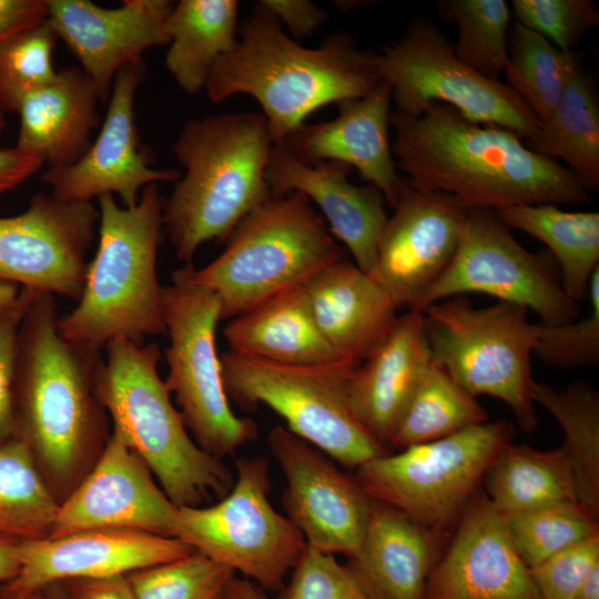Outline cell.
<instances>
[{"label": "cell", "instance_id": "f546056e", "mask_svg": "<svg viewBox=\"0 0 599 599\" xmlns=\"http://www.w3.org/2000/svg\"><path fill=\"white\" fill-rule=\"evenodd\" d=\"M236 0H181L166 21L165 65L189 95L205 89L216 62L237 42Z\"/></svg>", "mask_w": 599, "mask_h": 599}, {"label": "cell", "instance_id": "52a82bcc", "mask_svg": "<svg viewBox=\"0 0 599 599\" xmlns=\"http://www.w3.org/2000/svg\"><path fill=\"white\" fill-rule=\"evenodd\" d=\"M343 252L324 217L301 192L272 195L251 212L226 240L223 252L194 280L231 319L287 290L306 285Z\"/></svg>", "mask_w": 599, "mask_h": 599}, {"label": "cell", "instance_id": "6da1fadb", "mask_svg": "<svg viewBox=\"0 0 599 599\" xmlns=\"http://www.w3.org/2000/svg\"><path fill=\"white\" fill-rule=\"evenodd\" d=\"M393 155L409 186L450 194L468 207L578 204L589 191L565 165L515 132L430 103L417 115L390 113Z\"/></svg>", "mask_w": 599, "mask_h": 599}, {"label": "cell", "instance_id": "f907efd6", "mask_svg": "<svg viewBox=\"0 0 599 599\" xmlns=\"http://www.w3.org/2000/svg\"><path fill=\"white\" fill-rule=\"evenodd\" d=\"M43 164L41 159L16 146L0 149V199L34 175Z\"/></svg>", "mask_w": 599, "mask_h": 599}, {"label": "cell", "instance_id": "9c48e42d", "mask_svg": "<svg viewBox=\"0 0 599 599\" xmlns=\"http://www.w3.org/2000/svg\"><path fill=\"white\" fill-rule=\"evenodd\" d=\"M193 268L186 263L163 286V322L169 337L164 382L195 443L220 459L255 439L257 426L231 408L215 343L221 304L210 288L194 280Z\"/></svg>", "mask_w": 599, "mask_h": 599}, {"label": "cell", "instance_id": "3957f363", "mask_svg": "<svg viewBox=\"0 0 599 599\" xmlns=\"http://www.w3.org/2000/svg\"><path fill=\"white\" fill-rule=\"evenodd\" d=\"M374 57L347 33L333 34L316 49L302 47L257 2L204 90L213 103L235 94L255 99L273 144L282 145L321 106L368 94L382 81Z\"/></svg>", "mask_w": 599, "mask_h": 599}, {"label": "cell", "instance_id": "d4e9b609", "mask_svg": "<svg viewBox=\"0 0 599 599\" xmlns=\"http://www.w3.org/2000/svg\"><path fill=\"white\" fill-rule=\"evenodd\" d=\"M305 288L321 334L354 366L382 344L398 317L382 285L345 257L322 270Z\"/></svg>", "mask_w": 599, "mask_h": 599}, {"label": "cell", "instance_id": "e575fe53", "mask_svg": "<svg viewBox=\"0 0 599 599\" xmlns=\"http://www.w3.org/2000/svg\"><path fill=\"white\" fill-rule=\"evenodd\" d=\"M486 422L488 415L476 397L443 367L432 362L405 406L387 445L400 450Z\"/></svg>", "mask_w": 599, "mask_h": 599}, {"label": "cell", "instance_id": "d590c367", "mask_svg": "<svg viewBox=\"0 0 599 599\" xmlns=\"http://www.w3.org/2000/svg\"><path fill=\"white\" fill-rule=\"evenodd\" d=\"M59 505L29 446L17 437L0 445V538H47Z\"/></svg>", "mask_w": 599, "mask_h": 599}, {"label": "cell", "instance_id": "11a10c76", "mask_svg": "<svg viewBox=\"0 0 599 599\" xmlns=\"http://www.w3.org/2000/svg\"><path fill=\"white\" fill-rule=\"evenodd\" d=\"M20 291L18 284L0 281V313L16 302Z\"/></svg>", "mask_w": 599, "mask_h": 599}, {"label": "cell", "instance_id": "db71d44e", "mask_svg": "<svg viewBox=\"0 0 599 599\" xmlns=\"http://www.w3.org/2000/svg\"><path fill=\"white\" fill-rule=\"evenodd\" d=\"M575 599H599V565L585 579Z\"/></svg>", "mask_w": 599, "mask_h": 599}, {"label": "cell", "instance_id": "d6986e66", "mask_svg": "<svg viewBox=\"0 0 599 599\" xmlns=\"http://www.w3.org/2000/svg\"><path fill=\"white\" fill-rule=\"evenodd\" d=\"M100 528L179 536V507L114 430L92 468L60 501L48 537Z\"/></svg>", "mask_w": 599, "mask_h": 599}, {"label": "cell", "instance_id": "f1b7e54d", "mask_svg": "<svg viewBox=\"0 0 599 599\" xmlns=\"http://www.w3.org/2000/svg\"><path fill=\"white\" fill-rule=\"evenodd\" d=\"M223 335L229 351L265 362L296 366L349 364L321 334L305 285L280 293L229 319Z\"/></svg>", "mask_w": 599, "mask_h": 599}, {"label": "cell", "instance_id": "d6a6232c", "mask_svg": "<svg viewBox=\"0 0 599 599\" xmlns=\"http://www.w3.org/2000/svg\"><path fill=\"white\" fill-rule=\"evenodd\" d=\"M535 151L558 161L589 192L599 187V99L581 65L573 72L551 115L540 124Z\"/></svg>", "mask_w": 599, "mask_h": 599}, {"label": "cell", "instance_id": "681fc988", "mask_svg": "<svg viewBox=\"0 0 599 599\" xmlns=\"http://www.w3.org/2000/svg\"><path fill=\"white\" fill-rule=\"evenodd\" d=\"M63 582L69 599H136L128 575Z\"/></svg>", "mask_w": 599, "mask_h": 599}, {"label": "cell", "instance_id": "f5cc1de1", "mask_svg": "<svg viewBox=\"0 0 599 599\" xmlns=\"http://www.w3.org/2000/svg\"><path fill=\"white\" fill-rule=\"evenodd\" d=\"M226 596L230 599H270L264 589L255 585L254 582L247 579H236L234 578L227 590Z\"/></svg>", "mask_w": 599, "mask_h": 599}, {"label": "cell", "instance_id": "680465c9", "mask_svg": "<svg viewBox=\"0 0 599 599\" xmlns=\"http://www.w3.org/2000/svg\"><path fill=\"white\" fill-rule=\"evenodd\" d=\"M19 599H43V591H38L35 593H32L30 596H27V597H22V598H19Z\"/></svg>", "mask_w": 599, "mask_h": 599}, {"label": "cell", "instance_id": "4316f807", "mask_svg": "<svg viewBox=\"0 0 599 599\" xmlns=\"http://www.w3.org/2000/svg\"><path fill=\"white\" fill-rule=\"evenodd\" d=\"M95 84L79 67L58 71L45 85L28 93L18 106L16 148L59 169L75 163L100 124Z\"/></svg>", "mask_w": 599, "mask_h": 599}, {"label": "cell", "instance_id": "9a60e30c", "mask_svg": "<svg viewBox=\"0 0 599 599\" xmlns=\"http://www.w3.org/2000/svg\"><path fill=\"white\" fill-rule=\"evenodd\" d=\"M98 223L92 202L37 193L21 214L0 217V281L78 301Z\"/></svg>", "mask_w": 599, "mask_h": 599}, {"label": "cell", "instance_id": "4fadbf2b", "mask_svg": "<svg viewBox=\"0 0 599 599\" xmlns=\"http://www.w3.org/2000/svg\"><path fill=\"white\" fill-rule=\"evenodd\" d=\"M235 467L234 485L217 504L179 507L177 539L262 589L280 590L306 541L270 502L268 460L240 457Z\"/></svg>", "mask_w": 599, "mask_h": 599}, {"label": "cell", "instance_id": "bcb514c9", "mask_svg": "<svg viewBox=\"0 0 599 599\" xmlns=\"http://www.w3.org/2000/svg\"><path fill=\"white\" fill-rule=\"evenodd\" d=\"M34 291L21 287L16 302L0 313V445L16 438L13 376L18 332Z\"/></svg>", "mask_w": 599, "mask_h": 599}, {"label": "cell", "instance_id": "277c9868", "mask_svg": "<svg viewBox=\"0 0 599 599\" xmlns=\"http://www.w3.org/2000/svg\"><path fill=\"white\" fill-rule=\"evenodd\" d=\"M273 145L262 113H223L183 124L172 152L185 172L163 207L177 260L191 263L206 242H226L272 196L266 166Z\"/></svg>", "mask_w": 599, "mask_h": 599}, {"label": "cell", "instance_id": "7c38bea8", "mask_svg": "<svg viewBox=\"0 0 599 599\" xmlns=\"http://www.w3.org/2000/svg\"><path fill=\"white\" fill-rule=\"evenodd\" d=\"M380 80L392 89L396 112L417 115L430 103L453 106L464 116L518 134L534 150L540 123L506 84L464 64L453 43L427 17L409 22L404 34L375 52Z\"/></svg>", "mask_w": 599, "mask_h": 599}, {"label": "cell", "instance_id": "5b68a950", "mask_svg": "<svg viewBox=\"0 0 599 599\" xmlns=\"http://www.w3.org/2000/svg\"><path fill=\"white\" fill-rule=\"evenodd\" d=\"M98 201V247L78 304L58 327L67 341L101 351L115 338L144 343L165 334L158 277L164 199L150 184L131 207L112 194Z\"/></svg>", "mask_w": 599, "mask_h": 599}, {"label": "cell", "instance_id": "1f68e13d", "mask_svg": "<svg viewBox=\"0 0 599 599\" xmlns=\"http://www.w3.org/2000/svg\"><path fill=\"white\" fill-rule=\"evenodd\" d=\"M486 496L504 515L577 501L568 457L558 447L539 450L509 443L485 475Z\"/></svg>", "mask_w": 599, "mask_h": 599}, {"label": "cell", "instance_id": "83f0119b", "mask_svg": "<svg viewBox=\"0 0 599 599\" xmlns=\"http://www.w3.org/2000/svg\"><path fill=\"white\" fill-rule=\"evenodd\" d=\"M436 556L435 531L373 501L363 542L347 566L369 599H425Z\"/></svg>", "mask_w": 599, "mask_h": 599}, {"label": "cell", "instance_id": "91938a15", "mask_svg": "<svg viewBox=\"0 0 599 599\" xmlns=\"http://www.w3.org/2000/svg\"><path fill=\"white\" fill-rule=\"evenodd\" d=\"M220 599H230V598H229V597L226 596V593H225V595H224L223 597H221Z\"/></svg>", "mask_w": 599, "mask_h": 599}, {"label": "cell", "instance_id": "9f6ffc18", "mask_svg": "<svg viewBox=\"0 0 599 599\" xmlns=\"http://www.w3.org/2000/svg\"><path fill=\"white\" fill-rule=\"evenodd\" d=\"M43 599H69L64 588L59 583L50 585L42 589Z\"/></svg>", "mask_w": 599, "mask_h": 599}, {"label": "cell", "instance_id": "cb8c5ba5", "mask_svg": "<svg viewBox=\"0 0 599 599\" xmlns=\"http://www.w3.org/2000/svg\"><path fill=\"white\" fill-rule=\"evenodd\" d=\"M352 169L338 161L304 163L283 145H273L266 182L271 194L303 193L321 210L332 235L349 251L354 263L373 275L379 235L387 221L386 201L373 185H355Z\"/></svg>", "mask_w": 599, "mask_h": 599}, {"label": "cell", "instance_id": "8fae6325", "mask_svg": "<svg viewBox=\"0 0 599 599\" xmlns=\"http://www.w3.org/2000/svg\"><path fill=\"white\" fill-rule=\"evenodd\" d=\"M229 398L243 408L261 404L278 414L287 429L331 459L357 468L386 454L356 418L348 383L357 367L284 365L226 351L221 356Z\"/></svg>", "mask_w": 599, "mask_h": 599}, {"label": "cell", "instance_id": "816d5d0a", "mask_svg": "<svg viewBox=\"0 0 599 599\" xmlns=\"http://www.w3.org/2000/svg\"><path fill=\"white\" fill-rule=\"evenodd\" d=\"M19 570L18 541L0 538V582L13 579Z\"/></svg>", "mask_w": 599, "mask_h": 599}, {"label": "cell", "instance_id": "7a4b0ae2", "mask_svg": "<svg viewBox=\"0 0 599 599\" xmlns=\"http://www.w3.org/2000/svg\"><path fill=\"white\" fill-rule=\"evenodd\" d=\"M58 323L54 295L34 292L18 332L12 393L16 437L65 498L109 436L93 384L101 351L67 341Z\"/></svg>", "mask_w": 599, "mask_h": 599}, {"label": "cell", "instance_id": "8d00e7d4", "mask_svg": "<svg viewBox=\"0 0 599 599\" xmlns=\"http://www.w3.org/2000/svg\"><path fill=\"white\" fill-rule=\"evenodd\" d=\"M580 67L576 52H565L544 37L515 22L508 35L507 85L541 124L554 112Z\"/></svg>", "mask_w": 599, "mask_h": 599}, {"label": "cell", "instance_id": "60d3db41", "mask_svg": "<svg viewBox=\"0 0 599 599\" xmlns=\"http://www.w3.org/2000/svg\"><path fill=\"white\" fill-rule=\"evenodd\" d=\"M235 572L194 551L128 575L136 599H220Z\"/></svg>", "mask_w": 599, "mask_h": 599}, {"label": "cell", "instance_id": "ee69618b", "mask_svg": "<svg viewBox=\"0 0 599 599\" xmlns=\"http://www.w3.org/2000/svg\"><path fill=\"white\" fill-rule=\"evenodd\" d=\"M276 599H369L347 565L306 545Z\"/></svg>", "mask_w": 599, "mask_h": 599}, {"label": "cell", "instance_id": "836d02e7", "mask_svg": "<svg viewBox=\"0 0 599 599\" xmlns=\"http://www.w3.org/2000/svg\"><path fill=\"white\" fill-rule=\"evenodd\" d=\"M535 404L561 426L565 450L573 476L577 501L599 518V394L576 380L562 389L535 380Z\"/></svg>", "mask_w": 599, "mask_h": 599}, {"label": "cell", "instance_id": "8992f818", "mask_svg": "<svg viewBox=\"0 0 599 599\" xmlns=\"http://www.w3.org/2000/svg\"><path fill=\"white\" fill-rule=\"evenodd\" d=\"M94 374V392L113 430L148 466L176 507H195L225 497L232 471L190 436L159 373L155 343L115 338Z\"/></svg>", "mask_w": 599, "mask_h": 599}, {"label": "cell", "instance_id": "e0dca14e", "mask_svg": "<svg viewBox=\"0 0 599 599\" xmlns=\"http://www.w3.org/2000/svg\"><path fill=\"white\" fill-rule=\"evenodd\" d=\"M142 59L116 73L100 132L85 153L73 164L48 169L41 181L51 194L67 202H92L104 194L116 195L123 206L138 203L150 184L176 182L174 169H154L153 154L141 144L135 125L134 97L145 78Z\"/></svg>", "mask_w": 599, "mask_h": 599}, {"label": "cell", "instance_id": "ab89813d", "mask_svg": "<svg viewBox=\"0 0 599 599\" xmlns=\"http://www.w3.org/2000/svg\"><path fill=\"white\" fill-rule=\"evenodd\" d=\"M58 40L49 19L0 43V110L17 113L20 101L52 81Z\"/></svg>", "mask_w": 599, "mask_h": 599}, {"label": "cell", "instance_id": "7bdbcfd3", "mask_svg": "<svg viewBox=\"0 0 599 599\" xmlns=\"http://www.w3.org/2000/svg\"><path fill=\"white\" fill-rule=\"evenodd\" d=\"M510 10L517 23L565 52H573L586 32L599 24L591 0H514Z\"/></svg>", "mask_w": 599, "mask_h": 599}, {"label": "cell", "instance_id": "ba28073f", "mask_svg": "<svg viewBox=\"0 0 599 599\" xmlns=\"http://www.w3.org/2000/svg\"><path fill=\"white\" fill-rule=\"evenodd\" d=\"M422 314L432 362L474 397L502 400L521 430L531 434L538 425L531 372L537 323L528 309L506 302L478 307L459 295Z\"/></svg>", "mask_w": 599, "mask_h": 599}, {"label": "cell", "instance_id": "ac0fdd59", "mask_svg": "<svg viewBox=\"0 0 599 599\" xmlns=\"http://www.w3.org/2000/svg\"><path fill=\"white\" fill-rule=\"evenodd\" d=\"M468 210L450 194L406 182L379 235L372 275L397 309L412 311L448 267Z\"/></svg>", "mask_w": 599, "mask_h": 599}, {"label": "cell", "instance_id": "5bb4252c", "mask_svg": "<svg viewBox=\"0 0 599 599\" xmlns=\"http://www.w3.org/2000/svg\"><path fill=\"white\" fill-rule=\"evenodd\" d=\"M467 293L531 309L544 324L570 322L580 313L549 265L527 251L488 209L469 207L451 262L410 312L422 313L434 303Z\"/></svg>", "mask_w": 599, "mask_h": 599}, {"label": "cell", "instance_id": "f6af8a7d", "mask_svg": "<svg viewBox=\"0 0 599 599\" xmlns=\"http://www.w3.org/2000/svg\"><path fill=\"white\" fill-rule=\"evenodd\" d=\"M598 565L599 534H596L529 568V573L540 599H575Z\"/></svg>", "mask_w": 599, "mask_h": 599}, {"label": "cell", "instance_id": "74e56055", "mask_svg": "<svg viewBox=\"0 0 599 599\" xmlns=\"http://www.w3.org/2000/svg\"><path fill=\"white\" fill-rule=\"evenodd\" d=\"M443 12L457 26L456 57L480 75L500 81L508 63L511 10L505 0H448Z\"/></svg>", "mask_w": 599, "mask_h": 599}, {"label": "cell", "instance_id": "f35d334b", "mask_svg": "<svg viewBox=\"0 0 599 599\" xmlns=\"http://www.w3.org/2000/svg\"><path fill=\"white\" fill-rule=\"evenodd\" d=\"M505 516L514 546L528 568L599 534L598 519L576 500Z\"/></svg>", "mask_w": 599, "mask_h": 599}, {"label": "cell", "instance_id": "4dcf8cb0", "mask_svg": "<svg viewBox=\"0 0 599 599\" xmlns=\"http://www.w3.org/2000/svg\"><path fill=\"white\" fill-rule=\"evenodd\" d=\"M495 213L510 231L524 232L544 243L560 266L565 293L578 304L587 300L590 280L599 268L598 212L525 204Z\"/></svg>", "mask_w": 599, "mask_h": 599}, {"label": "cell", "instance_id": "603a6c76", "mask_svg": "<svg viewBox=\"0 0 599 599\" xmlns=\"http://www.w3.org/2000/svg\"><path fill=\"white\" fill-rule=\"evenodd\" d=\"M390 103V85L382 80L365 97L338 102L335 119L302 123L282 145L307 164L338 161L355 167L393 209L406 179L398 174L389 143Z\"/></svg>", "mask_w": 599, "mask_h": 599}, {"label": "cell", "instance_id": "44dd1931", "mask_svg": "<svg viewBox=\"0 0 599 599\" xmlns=\"http://www.w3.org/2000/svg\"><path fill=\"white\" fill-rule=\"evenodd\" d=\"M425 599H540L511 540L506 516L476 493L436 561Z\"/></svg>", "mask_w": 599, "mask_h": 599}, {"label": "cell", "instance_id": "6f0895ef", "mask_svg": "<svg viewBox=\"0 0 599 599\" xmlns=\"http://www.w3.org/2000/svg\"><path fill=\"white\" fill-rule=\"evenodd\" d=\"M7 128V121L4 118V113L0 110V134L6 130Z\"/></svg>", "mask_w": 599, "mask_h": 599}, {"label": "cell", "instance_id": "484cf974", "mask_svg": "<svg viewBox=\"0 0 599 599\" xmlns=\"http://www.w3.org/2000/svg\"><path fill=\"white\" fill-rule=\"evenodd\" d=\"M432 363L423 314L397 317L382 344L351 374V407L384 447L422 376Z\"/></svg>", "mask_w": 599, "mask_h": 599}, {"label": "cell", "instance_id": "2e32d148", "mask_svg": "<svg viewBox=\"0 0 599 599\" xmlns=\"http://www.w3.org/2000/svg\"><path fill=\"white\" fill-rule=\"evenodd\" d=\"M268 445L286 479L287 518L306 545L353 557L363 542L373 500L326 454L287 428L274 427Z\"/></svg>", "mask_w": 599, "mask_h": 599}, {"label": "cell", "instance_id": "c3c4849f", "mask_svg": "<svg viewBox=\"0 0 599 599\" xmlns=\"http://www.w3.org/2000/svg\"><path fill=\"white\" fill-rule=\"evenodd\" d=\"M49 17L48 0H0V43Z\"/></svg>", "mask_w": 599, "mask_h": 599}, {"label": "cell", "instance_id": "7402d4cb", "mask_svg": "<svg viewBox=\"0 0 599 599\" xmlns=\"http://www.w3.org/2000/svg\"><path fill=\"white\" fill-rule=\"evenodd\" d=\"M49 17L61 39L95 84L101 101L110 97L116 73L146 50L169 44V0H123L103 8L89 0H48Z\"/></svg>", "mask_w": 599, "mask_h": 599}, {"label": "cell", "instance_id": "ffe728a7", "mask_svg": "<svg viewBox=\"0 0 599 599\" xmlns=\"http://www.w3.org/2000/svg\"><path fill=\"white\" fill-rule=\"evenodd\" d=\"M194 551L177 538L120 528L18 541L20 570L1 596L19 599L67 580L126 576Z\"/></svg>", "mask_w": 599, "mask_h": 599}, {"label": "cell", "instance_id": "7dc6e473", "mask_svg": "<svg viewBox=\"0 0 599 599\" xmlns=\"http://www.w3.org/2000/svg\"><path fill=\"white\" fill-rule=\"evenodd\" d=\"M258 3L295 39L312 35L327 18L319 6L308 0H262Z\"/></svg>", "mask_w": 599, "mask_h": 599}, {"label": "cell", "instance_id": "b9f144b4", "mask_svg": "<svg viewBox=\"0 0 599 599\" xmlns=\"http://www.w3.org/2000/svg\"><path fill=\"white\" fill-rule=\"evenodd\" d=\"M587 316L561 324L537 323L532 357L564 369L599 363V268L590 280Z\"/></svg>", "mask_w": 599, "mask_h": 599}, {"label": "cell", "instance_id": "30bf717a", "mask_svg": "<svg viewBox=\"0 0 599 599\" xmlns=\"http://www.w3.org/2000/svg\"><path fill=\"white\" fill-rule=\"evenodd\" d=\"M514 435L515 427L508 422H486L372 458L356 468L354 479L373 501L432 531H441L458 521Z\"/></svg>", "mask_w": 599, "mask_h": 599}]
</instances>
